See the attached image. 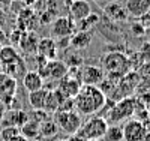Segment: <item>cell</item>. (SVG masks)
I'll return each mask as SVG.
<instances>
[{"instance_id":"cell-1","label":"cell","mask_w":150,"mask_h":141,"mask_svg":"<svg viewBox=\"0 0 150 141\" xmlns=\"http://www.w3.org/2000/svg\"><path fill=\"white\" fill-rule=\"evenodd\" d=\"M105 102L107 96L98 86H81L80 92L74 98V107L81 116H96V113L105 107Z\"/></svg>"},{"instance_id":"cell-2","label":"cell","mask_w":150,"mask_h":141,"mask_svg":"<svg viewBox=\"0 0 150 141\" xmlns=\"http://www.w3.org/2000/svg\"><path fill=\"white\" fill-rule=\"evenodd\" d=\"M101 65H102L101 68L104 69L105 75L116 81H119L128 72L134 71L131 59L125 53H122V51H110V53L104 54Z\"/></svg>"},{"instance_id":"cell-3","label":"cell","mask_w":150,"mask_h":141,"mask_svg":"<svg viewBox=\"0 0 150 141\" xmlns=\"http://www.w3.org/2000/svg\"><path fill=\"white\" fill-rule=\"evenodd\" d=\"M140 83H141V74L137 71H131L117 81L116 89L112 90V93L107 99H110L112 102H117V101L125 99V98H131L135 95Z\"/></svg>"},{"instance_id":"cell-4","label":"cell","mask_w":150,"mask_h":141,"mask_svg":"<svg viewBox=\"0 0 150 141\" xmlns=\"http://www.w3.org/2000/svg\"><path fill=\"white\" fill-rule=\"evenodd\" d=\"M135 108H137V99H135V96L125 98V99H120V101L114 102V105L108 110L107 117H108L110 123L119 125L122 122H126V120L132 119L134 114H135Z\"/></svg>"},{"instance_id":"cell-5","label":"cell","mask_w":150,"mask_h":141,"mask_svg":"<svg viewBox=\"0 0 150 141\" xmlns=\"http://www.w3.org/2000/svg\"><path fill=\"white\" fill-rule=\"evenodd\" d=\"M110 123L102 116H92L89 120H86L78 129V135L84 140H102Z\"/></svg>"},{"instance_id":"cell-6","label":"cell","mask_w":150,"mask_h":141,"mask_svg":"<svg viewBox=\"0 0 150 141\" xmlns=\"http://www.w3.org/2000/svg\"><path fill=\"white\" fill-rule=\"evenodd\" d=\"M53 120L57 123L59 129L62 132L68 134V135L77 134L78 129L81 128V125H83L81 114L77 113L75 110H72V111H56L53 114Z\"/></svg>"},{"instance_id":"cell-7","label":"cell","mask_w":150,"mask_h":141,"mask_svg":"<svg viewBox=\"0 0 150 141\" xmlns=\"http://www.w3.org/2000/svg\"><path fill=\"white\" fill-rule=\"evenodd\" d=\"M123 141H144L147 137V128L138 119H129L122 126Z\"/></svg>"},{"instance_id":"cell-8","label":"cell","mask_w":150,"mask_h":141,"mask_svg":"<svg viewBox=\"0 0 150 141\" xmlns=\"http://www.w3.org/2000/svg\"><path fill=\"white\" fill-rule=\"evenodd\" d=\"M105 78V72L96 65H81L78 80L83 86H99Z\"/></svg>"},{"instance_id":"cell-9","label":"cell","mask_w":150,"mask_h":141,"mask_svg":"<svg viewBox=\"0 0 150 141\" xmlns=\"http://www.w3.org/2000/svg\"><path fill=\"white\" fill-rule=\"evenodd\" d=\"M75 32V23L69 17H57L51 21V35L53 39L71 38Z\"/></svg>"},{"instance_id":"cell-10","label":"cell","mask_w":150,"mask_h":141,"mask_svg":"<svg viewBox=\"0 0 150 141\" xmlns=\"http://www.w3.org/2000/svg\"><path fill=\"white\" fill-rule=\"evenodd\" d=\"M59 54V48L57 44L53 38H44V39H39L38 42V48H36V56L38 57H42L44 60L50 62V60H54L57 59Z\"/></svg>"},{"instance_id":"cell-11","label":"cell","mask_w":150,"mask_h":141,"mask_svg":"<svg viewBox=\"0 0 150 141\" xmlns=\"http://www.w3.org/2000/svg\"><path fill=\"white\" fill-rule=\"evenodd\" d=\"M68 12H69V18L77 23L84 20L86 17H89L92 14V6L89 0H74V2L68 6Z\"/></svg>"},{"instance_id":"cell-12","label":"cell","mask_w":150,"mask_h":141,"mask_svg":"<svg viewBox=\"0 0 150 141\" xmlns=\"http://www.w3.org/2000/svg\"><path fill=\"white\" fill-rule=\"evenodd\" d=\"M81 83L77 80V78H72V77L66 75L63 80H60L59 84H57V90L63 95L65 98H69V99H74L75 96H77V93L80 92L81 89Z\"/></svg>"},{"instance_id":"cell-13","label":"cell","mask_w":150,"mask_h":141,"mask_svg":"<svg viewBox=\"0 0 150 141\" xmlns=\"http://www.w3.org/2000/svg\"><path fill=\"white\" fill-rule=\"evenodd\" d=\"M36 21H38V17H36L35 11L32 8L21 9L18 12V17H17V29H20L21 32L35 30Z\"/></svg>"},{"instance_id":"cell-14","label":"cell","mask_w":150,"mask_h":141,"mask_svg":"<svg viewBox=\"0 0 150 141\" xmlns=\"http://www.w3.org/2000/svg\"><path fill=\"white\" fill-rule=\"evenodd\" d=\"M38 42H39V38H38L35 30L30 32H23L21 38H20V42L17 47H20L21 53L24 54H36V48H38Z\"/></svg>"},{"instance_id":"cell-15","label":"cell","mask_w":150,"mask_h":141,"mask_svg":"<svg viewBox=\"0 0 150 141\" xmlns=\"http://www.w3.org/2000/svg\"><path fill=\"white\" fill-rule=\"evenodd\" d=\"M0 71L5 72L9 77H12L14 80H18V78H23L24 77V74L27 72V68H26V62H24L23 57L20 56L17 60H14L12 63H9V65H3Z\"/></svg>"},{"instance_id":"cell-16","label":"cell","mask_w":150,"mask_h":141,"mask_svg":"<svg viewBox=\"0 0 150 141\" xmlns=\"http://www.w3.org/2000/svg\"><path fill=\"white\" fill-rule=\"evenodd\" d=\"M44 78L38 74L36 71H27L23 77V87L30 93L35 90H39V89L44 87Z\"/></svg>"},{"instance_id":"cell-17","label":"cell","mask_w":150,"mask_h":141,"mask_svg":"<svg viewBox=\"0 0 150 141\" xmlns=\"http://www.w3.org/2000/svg\"><path fill=\"white\" fill-rule=\"evenodd\" d=\"M50 95V89H39V90H35L29 93V104L33 110H45V104Z\"/></svg>"},{"instance_id":"cell-18","label":"cell","mask_w":150,"mask_h":141,"mask_svg":"<svg viewBox=\"0 0 150 141\" xmlns=\"http://www.w3.org/2000/svg\"><path fill=\"white\" fill-rule=\"evenodd\" d=\"M125 9L132 17H143L150 9V0H126Z\"/></svg>"},{"instance_id":"cell-19","label":"cell","mask_w":150,"mask_h":141,"mask_svg":"<svg viewBox=\"0 0 150 141\" xmlns=\"http://www.w3.org/2000/svg\"><path fill=\"white\" fill-rule=\"evenodd\" d=\"M93 41V35L92 32H75L71 36V47L75 50H84L87 48Z\"/></svg>"},{"instance_id":"cell-20","label":"cell","mask_w":150,"mask_h":141,"mask_svg":"<svg viewBox=\"0 0 150 141\" xmlns=\"http://www.w3.org/2000/svg\"><path fill=\"white\" fill-rule=\"evenodd\" d=\"M20 135H23L24 138L30 140H36L39 137V123L36 120H33L32 117H29V120L20 126Z\"/></svg>"},{"instance_id":"cell-21","label":"cell","mask_w":150,"mask_h":141,"mask_svg":"<svg viewBox=\"0 0 150 141\" xmlns=\"http://www.w3.org/2000/svg\"><path fill=\"white\" fill-rule=\"evenodd\" d=\"M59 126L53 120V117H47L44 122L39 123V137L42 138H53L59 134Z\"/></svg>"},{"instance_id":"cell-22","label":"cell","mask_w":150,"mask_h":141,"mask_svg":"<svg viewBox=\"0 0 150 141\" xmlns=\"http://www.w3.org/2000/svg\"><path fill=\"white\" fill-rule=\"evenodd\" d=\"M5 119H11V120H6L5 122L8 126H15V128H18V129H20V126L24 125V123L29 120V114L24 113L23 110H11L5 116Z\"/></svg>"},{"instance_id":"cell-23","label":"cell","mask_w":150,"mask_h":141,"mask_svg":"<svg viewBox=\"0 0 150 141\" xmlns=\"http://www.w3.org/2000/svg\"><path fill=\"white\" fill-rule=\"evenodd\" d=\"M20 51L14 47V45H2V48H0V65H9V63H12L14 60H17L20 57Z\"/></svg>"},{"instance_id":"cell-24","label":"cell","mask_w":150,"mask_h":141,"mask_svg":"<svg viewBox=\"0 0 150 141\" xmlns=\"http://www.w3.org/2000/svg\"><path fill=\"white\" fill-rule=\"evenodd\" d=\"M105 15H108L111 20H114V21H117V20H126L128 18V12H126V9L125 8H122V6H119L116 2H112L111 5H108V6H105Z\"/></svg>"},{"instance_id":"cell-25","label":"cell","mask_w":150,"mask_h":141,"mask_svg":"<svg viewBox=\"0 0 150 141\" xmlns=\"http://www.w3.org/2000/svg\"><path fill=\"white\" fill-rule=\"evenodd\" d=\"M98 21H99V17L92 12L89 17H86L84 20L75 23V30H77V32H89L93 26L98 24Z\"/></svg>"},{"instance_id":"cell-26","label":"cell","mask_w":150,"mask_h":141,"mask_svg":"<svg viewBox=\"0 0 150 141\" xmlns=\"http://www.w3.org/2000/svg\"><path fill=\"white\" fill-rule=\"evenodd\" d=\"M107 141H123V129L119 125H110L104 135Z\"/></svg>"},{"instance_id":"cell-27","label":"cell","mask_w":150,"mask_h":141,"mask_svg":"<svg viewBox=\"0 0 150 141\" xmlns=\"http://www.w3.org/2000/svg\"><path fill=\"white\" fill-rule=\"evenodd\" d=\"M17 135H20V129L15 128V126H6V128H3L2 134H0V137H2L3 141H9Z\"/></svg>"},{"instance_id":"cell-28","label":"cell","mask_w":150,"mask_h":141,"mask_svg":"<svg viewBox=\"0 0 150 141\" xmlns=\"http://www.w3.org/2000/svg\"><path fill=\"white\" fill-rule=\"evenodd\" d=\"M141 60L150 63V42L149 44H144L143 48H141Z\"/></svg>"},{"instance_id":"cell-29","label":"cell","mask_w":150,"mask_h":141,"mask_svg":"<svg viewBox=\"0 0 150 141\" xmlns=\"http://www.w3.org/2000/svg\"><path fill=\"white\" fill-rule=\"evenodd\" d=\"M5 23H6V12H5V9L0 8V29H3Z\"/></svg>"},{"instance_id":"cell-30","label":"cell","mask_w":150,"mask_h":141,"mask_svg":"<svg viewBox=\"0 0 150 141\" xmlns=\"http://www.w3.org/2000/svg\"><path fill=\"white\" fill-rule=\"evenodd\" d=\"M66 141H86L83 137H80L78 134H72V135H69L68 137V140Z\"/></svg>"},{"instance_id":"cell-31","label":"cell","mask_w":150,"mask_h":141,"mask_svg":"<svg viewBox=\"0 0 150 141\" xmlns=\"http://www.w3.org/2000/svg\"><path fill=\"white\" fill-rule=\"evenodd\" d=\"M8 41V35L5 33V30L3 29H0V44L2 45H5V42Z\"/></svg>"},{"instance_id":"cell-32","label":"cell","mask_w":150,"mask_h":141,"mask_svg":"<svg viewBox=\"0 0 150 141\" xmlns=\"http://www.w3.org/2000/svg\"><path fill=\"white\" fill-rule=\"evenodd\" d=\"M11 3H12V0H0V8L6 9V8L11 6Z\"/></svg>"},{"instance_id":"cell-33","label":"cell","mask_w":150,"mask_h":141,"mask_svg":"<svg viewBox=\"0 0 150 141\" xmlns=\"http://www.w3.org/2000/svg\"><path fill=\"white\" fill-rule=\"evenodd\" d=\"M9 141H29L27 138H24L23 135H17V137H14L12 140H9Z\"/></svg>"},{"instance_id":"cell-34","label":"cell","mask_w":150,"mask_h":141,"mask_svg":"<svg viewBox=\"0 0 150 141\" xmlns=\"http://www.w3.org/2000/svg\"><path fill=\"white\" fill-rule=\"evenodd\" d=\"M62 2H63V3L66 5V6H69V5H71V3L74 2V0H62Z\"/></svg>"},{"instance_id":"cell-35","label":"cell","mask_w":150,"mask_h":141,"mask_svg":"<svg viewBox=\"0 0 150 141\" xmlns=\"http://www.w3.org/2000/svg\"><path fill=\"white\" fill-rule=\"evenodd\" d=\"M86 141H101V140H86Z\"/></svg>"},{"instance_id":"cell-36","label":"cell","mask_w":150,"mask_h":141,"mask_svg":"<svg viewBox=\"0 0 150 141\" xmlns=\"http://www.w3.org/2000/svg\"><path fill=\"white\" fill-rule=\"evenodd\" d=\"M149 116H150V105H149Z\"/></svg>"},{"instance_id":"cell-37","label":"cell","mask_w":150,"mask_h":141,"mask_svg":"<svg viewBox=\"0 0 150 141\" xmlns=\"http://www.w3.org/2000/svg\"><path fill=\"white\" fill-rule=\"evenodd\" d=\"M59 141H66V140H59Z\"/></svg>"},{"instance_id":"cell-38","label":"cell","mask_w":150,"mask_h":141,"mask_svg":"<svg viewBox=\"0 0 150 141\" xmlns=\"http://www.w3.org/2000/svg\"><path fill=\"white\" fill-rule=\"evenodd\" d=\"M92 2H98V0H92Z\"/></svg>"},{"instance_id":"cell-39","label":"cell","mask_w":150,"mask_h":141,"mask_svg":"<svg viewBox=\"0 0 150 141\" xmlns=\"http://www.w3.org/2000/svg\"><path fill=\"white\" fill-rule=\"evenodd\" d=\"M111 2H116V0H111Z\"/></svg>"},{"instance_id":"cell-40","label":"cell","mask_w":150,"mask_h":141,"mask_svg":"<svg viewBox=\"0 0 150 141\" xmlns=\"http://www.w3.org/2000/svg\"><path fill=\"white\" fill-rule=\"evenodd\" d=\"M0 48H2V44H0Z\"/></svg>"},{"instance_id":"cell-41","label":"cell","mask_w":150,"mask_h":141,"mask_svg":"<svg viewBox=\"0 0 150 141\" xmlns=\"http://www.w3.org/2000/svg\"><path fill=\"white\" fill-rule=\"evenodd\" d=\"M0 69H2V65H0Z\"/></svg>"}]
</instances>
